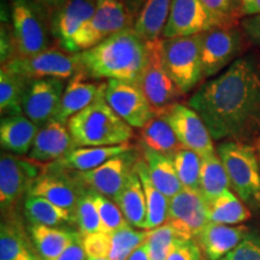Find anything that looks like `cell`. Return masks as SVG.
I'll use <instances>...</instances> for the list:
<instances>
[{
  "mask_svg": "<svg viewBox=\"0 0 260 260\" xmlns=\"http://www.w3.org/2000/svg\"><path fill=\"white\" fill-rule=\"evenodd\" d=\"M133 146L129 144L118 146H104V147H77L59 160L53 161L68 170L75 172H86L99 168L104 162L117 155L124 154L132 151Z\"/></svg>",
  "mask_w": 260,
  "mask_h": 260,
  "instance_id": "484cf974",
  "label": "cell"
},
{
  "mask_svg": "<svg viewBox=\"0 0 260 260\" xmlns=\"http://www.w3.org/2000/svg\"><path fill=\"white\" fill-rule=\"evenodd\" d=\"M128 260H151L147 252V247H146V242L142 246H140L139 248L129 256Z\"/></svg>",
  "mask_w": 260,
  "mask_h": 260,
  "instance_id": "816d5d0a",
  "label": "cell"
},
{
  "mask_svg": "<svg viewBox=\"0 0 260 260\" xmlns=\"http://www.w3.org/2000/svg\"><path fill=\"white\" fill-rule=\"evenodd\" d=\"M134 18L122 0H95L92 18L74 38L76 53L89 50L111 35L134 27Z\"/></svg>",
  "mask_w": 260,
  "mask_h": 260,
  "instance_id": "ba28073f",
  "label": "cell"
},
{
  "mask_svg": "<svg viewBox=\"0 0 260 260\" xmlns=\"http://www.w3.org/2000/svg\"><path fill=\"white\" fill-rule=\"evenodd\" d=\"M122 2L124 3L126 9H128L129 14L132 15V17L134 18L135 21V19L138 18V16L140 14V11H141L142 6H144L146 0H122Z\"/></svg>",
  "mask_w": 260,
  "mask_h": 260,
  "instance_id": "681fc988",
  "label": "cell"
},
{
  "mask_svg": "<svg viewBox=\"0 0 260 260\" xmlns=\"http://www.w3.org/2000/svg\"><path fill=\"white\" fill-rule=\"evenodd\" d=\"M164 59L178 90L189 93L204 77L201 34L164 39Z\"/></svg>",
  "mask_w": 260,
  "mask_h": 260,
  "instance_id": "8992f818",
  "label": "cell"
},
{
  "mask_svg": "<svg viewBox=\"0 0 260 260\" xmlns=\"http://www.w3.org/2000/svg\"><path fill=\"white\" fill-rule=\"evenodd\" d=\"M216 28L201 0H172L162 39L203 34Z\"/></svg>",
  "mask_w": 260,
  "mask_h": 260,
  "instance_id": "d6986e66",
  "label": "cell"
},
{
  "mask_svg": "<svg viewBox=\"0 0 260 260\" xmlns=\"http://www.w3.org/2000/svg\"><path fill=\"white\" fill-rule=\"evenodd\" d=\"M217 153L237 197L247 206L260 210V165L255 146L223 141L217 146Z\"/></svg>",
  "mask_w": 260,
  "mask_h": 260,
  "instance_id": "277c9868",
  "label": "cell"
},
{
  "mask_svg": "<svg viewBox=\"0 0 260 260\" xmlns=\"http://www.w3.org/2000/svg\"><path fill=\"white\" fill-rule=\"evenodd\" d=\"M158 115L169 122L183 148L194 151L201 158L216 153L209 128L191 107L176 103Z\"/></svg>",
  "mask_w": 260,
  "mask_h": 260,
  "instance_id": "4fadbf2b",
  "label": "cell"
},
{
  "mask_svg": "<svg viewBox=\"0 0 260 260\" xmlns=\"http://www.w3.org/2000/svg\"><path fill=\"white\" fill-rule=\"evenodd\" d=\"M242 50V34L235 27L213 28L201 34L204 77H216Z\"/></svg>",
  "mask_w": 260,
  "mask_h": 260,
  "instance_id": "5bb4252c",
  "label": "cell"
},
{
  "mask_svg": "<svg viewBox=\"0 0 260 260\" xmlns=\"http://www.w3.org/2000/svg\"><path fill=\"white\" fill-rule=\"evenodd\" d=\"M56 260H88L83 247V236L80 235L68 246V248Z\"/></svg>",
  "mask_w": 260,
  "mask_h": 260,
  "instance_id": "bcb514c9",
  "label": "cell"
},
{
  "mask_svg": "<svg viewBox=\"0 0 260 260\" xmlns=\"http://www.w3.org/2000/svg\"><path fill=\"white\" fill-rule=\"evenodd\" d=\"M105 100L113 111L133 129H142L157 115L136 83L109 80Z\"/></svg>",
  "mask_w": 260,
  "mask_h": 260,
  "instance_id": "9a60e30c",
  "label": "cell"
},
{
  "mask_svg": "<svg viewBox=\"0 0 260 260\" xmlns=\"http://www.w3.org/2000/svg\"><path fill=\"white\" fill-rule=\"evenodd\" d=\"M140 139L142 146L171 158L183 148L169 122L158 113L144 128L140 129Z\"/></svg>",
  "mask_w": 260,
  "mask_h": 260,
  "instance_id": "4dcf8cb0",
  "label": "cell"
},
{
  "mask_svg": "<svg viewBox=\"0 0 260 260\" xmlns=\"http://www.w3.org/2000/svg\"><path fill=\"white\" fill-rule=\"evenodd\" d=\"M248 233L249 228L245 225L209 222L197 237V242L207 260H222L242 242Z\"/></svg>",
  "mask_w": 260,
  "mask_h": 260,
  "instance_id": "7402d4cb",
  "label": "cell"
},
{
  "mask_svg": "<svg viewBox=\"0 0 260 260\" xmlns=\"http://www.w3.org/2000/svg\"><path fill=\"white\" fill-rule=\"evenodd\" d=\"M144 160L147 165L149 177L159 190L168 199H171L183 189L180 178L177 176L172 158L141 145Z\"/></svg>",
  "mask_w": 260,
  "mask_h": 260,
  "instance_id": "4316f807",
  "label": "cell"
},
{
  "mask_svg": "<svg viewBox=\"0 0 260 260\" xmlns=\"http://www.w3.org/2000/svg\"><path fill=\"white\" fill-rule=\"evenodd\" d=\"M151 230H135L130 224L111 234V247L107 259L128 260L140 246L147 241Z\"/></svg>",
  "mask_w": 260,
  "mask_h": 260,
  "instance_id": "d590c367",
  "label": "cell"
},
{
  "mask_svg": "<svg viewBox=\"0 0 260 260\" xmlns=\"http://www.w3.org/2000/svg\"><path fill=\"white\" fill-rule=\"evenodd\" d=\"M113 201L118 205L125 220L130 225L145 230L146 219H147V206H146L144 187H142L138 172L135 171V167L124 188Z\"/></svg>",
  "mask_w": 260,
  "mask_h": 260,
  "instance_id": "83f0119b",
  "label": "cell"
},
{
  "mask_svg": "<svg viewBox=\"0 0 260 260\" xmlns=\"http://www.w3.org/2000/svg\"><path fill=\"white\" fill-rule=\"evenodd\" d=\"M146 63L138 86L147 98L155 113L177 103L182 95L168 73L164 59V39L146 42Z\"/></svg>",
  "mask_w": 260,
  "mask_h": 260,
  "instance_id": "52a82bcc",
  "label": "cell"
},
{
  "mask_svg": "<svg viewBox=\"0 0 260 260\" xmlns=\"http://www.w3.org/2000/svg\"><path fill=\"white\" fill-rule=\"evenodd\" d=\"M37 0H11L15 57H30L48 50L50 23Z\"/></svg>",
  "mask_w": 260,
  "mask_h": 260,
  "instance_id": "5b68a950",
  "label": "cell"
},
{
  "mask_svg": "<svg viewBox=\"0 0 260 260\" xmlns=\"http://www.w3.org/2000/svg\"><path fill=\"white\" fill-rule=\"evenodd\" d=\"M76 147L68 125L52 119L41 126L28 157L37 162H53Z\"/></svg>",
  "mask_w": 260,
  "mask_h": 260,
  "instance_id": "ffe728a7",
  "label": "cell"
},
{
  "mask_svg": "<svg viewBox=\"0 0 260 260\" xmlns=\"http://www.w3.org/2000/svg\"><path fill=\"white\" fill-rule=\"evenodd\" d=\"M76 147H104L129 144L134 130L113 111L105 92L67 123Z\"/></svg>",
  "mask_w": 260,
  "mask_h": 260,
  "instance_id": "3957f363",
  "label": "cell"
},
{
  "mask_svg": "<svg viewBox=\"0 0 260 260\" xmlns=\"http://www.w3.org/2000/svg\"><path fill=\"white\" fill-rule=\"evenodd\" d=\"M229 177L218 153L203 157L200 174V193L207 205L212 204L224 191L230 190Z\"/></svg>",
  "mask_w": 260,
  "mask_h": 260,
  "instance_id": "d6a6232c",
  "label": "cell"
},
{
  "mask_svg": "<svg viewBox=\"0 0 260 260\" xmlns=\"http://www.w3.org/2000/svg\"><path fill=\"white\" fill-rule=\"evenodd\" d=\"M64 80L38 79L31 80L25 90L22 110L23 115L40 126L52 121L59 106L64 90Z\"/></svg>",
  "mask_w": 260,
  "mask_h": 260,
  "instance_id": "ac0fdd59",
  "label": "cell"
},
{
  "mask_svg": "<svg viewBox=\"0 0 260 260\" xmlns=\"http://www.w3.org/2000/svg\"><path fill=\"white\" fill-rule=\"evenodd\" d=\"M188 106L209 128L213 141L247 142L260 136V68L254 58H237L204 83Z\"/></svg>",
  "mask_w": 260,
  "mask_h": 260,
  "instance_id": "6da1fadb",
  "label": "cell"
},
{
  "mask_svg": "<svg viewBox=\"0 0 260 260\" xmlns=\"http://www.w3.org/2000/svg\"><path fill=\"white\" fill-rule=\"evenodd\" d=\"M87 188L77 172L61 168L57 162H50L34 182L28 195L45 198L75 214L81 195Z\"/></svg>",
  "mask_w": 260,
  "mask_h": 260,
  "instance_id": "8fae6325",
  "label": "cell"
},
{
  "mask_svg": "<svg viewBox=\"0 0 260 260\" xmlns=\"http://www.w3.org/2000/svg\"><path fill=\"white\" fill-rule=\"evenodd\" d=\"M28 233L41 260H56L80 235L75 230L40 224H29Z\"/></svg>",
  "mask_w": 260,
  "mask_h": 260,
  "instance_id": "d4e9b609",
  "label": "cell"
},
{
  "mask_svg": "<svg viewBox=\"0 0 260 260\" xmlns=\"http://www.w3.org/2000/svg\"><path fill=\"white\" fill-rule=\"evenodd\" d=\"M225 260H260V232L249 230L242 242L230 252Z\"/></svg>",
  "mask_w": 260,
  "mask_h": 260,
  "instance_id": "b9f144b4",
  "label": "cell"
},
{
  "mask_svg": "<svg viewBox=\"0 0 260 260\" xmlns=\"http://www.w3.org/2000/svg\"><path fill=\"white\" fill-rule=\"evenodd\" d=\"M133 151L134 149L124 154L117 155L94 170L77 174L83 183L90 189L115 200L124 188L138 161V158L133 154Z\"/></svg>",
  "mask_w": 260,
  "mask_h": 260,
  "instance_id": "2e32d148",
  "label": "cell"
},
{
  "mask_svg": "<svg viewBox=\"0 0 260 260\" xmlns=\"http://www.w3.org/2000/svg\"><path fill=\"white\" fill-rule=\"evenodd\" d=\"M87 79L88 77L83 74V71L70 79L59 106L54 113V121L67 124L71 117L95 102L96 98L106 90L107 82L94 83Z\"/></svg>",
  "mask_w": 260,
  "mask_h": 260,
  "instance_id": "44dd1931",
  "label": "cell"
},
{
  "mask_svg": "<svg viewBox=\"0 0 260 260\" xmlns=\"http://www.w3.org/2000/svg\"><path fill=\"white\" fill-rule=\"evenodd\" d=\"M177 176L187 189L200 191V174L203 158L188 148H181L172 157Z\"/></svg>",
  "mask_w": 260,
  "mask_h": 260,
  "instance_id": "8d00e7d4",
  "label": "cell"
},
{
  "mask_svg": "<svg viewBox=\"0 0 260 260\" xmlns=\"http://www.w3.org/2000/svg\"><path fill=\"white\" fill-rule=\"evenodd\" d=\"M37 2L40 4L42 8H44L46 11H50V14L53 10H56L67 3L68 0H37Z\"/></svg>",
  "mask_w": 260,
  "mask_h": 260,
  "instance_id": "f907efd6",
  "label": "cell"
},
{
  "mask_svg": "<svg viewBox=\"0 0 260 260\" xmlns=\"http://www.w3.org/2000/svg\"><path fill=\"white\" fill-rule=\"evenodd\" d=\"M40 126L24 115L3 117L0 123V145L6 153L29 154Z\"/></svg>",
  "mask_w": 260,
  "mask_h": 260,
  "instance_id": "cb8c5ba5",
  "label": "cell"
},
{
  "mask_svg": "<svg viewBox=\"0 0 260 260\" xmlns=\"http://www.w3.org/2000/svg\"><path fill=\"white\" fill-rule=\"evenodd\" d=\"M201 3L216 28L235 25L236 10L233 0H201Z\"/></svg>",
  "mask_w": 260,
  "mask_h": 260,
  "instance_id": "60d3db41",
  "label": "cell"
},
{
  "mask_svg": "<svg viewBox=\"0 0 260 260\" xmlns=\"http://www.w3.org/2000/svg\"><path fill=\"white\" fill-rule=\"evenodd\" d=\"M241 27L247 38L256 46H260V15L245 17L241 21Z\"/></svg>",
  "mask_w": 260,
  "mask_h": 260,
  "instance_id": "7dc6e473",
  "label": "cell"
},
{
  "mask_svg": "<svg viewBox=\"0 0 260 260\" xmlns=\"http://www.w3.org/2000/svg\"><path fill=\"white\" fill-rule=\"evenodd\" d=\"M176 233L168 222L159 228L151 230L149 237L146 241V247L151 260H168L170 255Z\"/></svg>",
  "mask_w": 260,
  "mask_h": 260,
  "instance_id": "ab89813d",
  "label": "cell"
},
{
  "mask_svg": "<svg viewBox=\"0 0 260 260\" xmlns=\"http://www.w3.org/2000/svg\"><path fill=\"white\" fill-rule=\"evenodd\" d=\"M95 11V0H68L50 16L51 35L60 50L74 51V38Z\"/></svg>",
  "mask_w": 260,
  "mask_h": 260,
  "instance_id": "e0dca14e",
  "label": "cell"
},
{
  "mask_svg": "<svg viewBox=\"0 0 260 260\" xmlns=\"http://www.w3.org/2000/svg\"><path fill=\"white\" fill-rule=\"evenodd\" d=\"M80 54L82 71L88 79L119 80L138 84L147 52L146 42L134 28H128Z\"/></svg>",
  "mask_w": 260,
  "mask_h": 260,
  "instance_id": "7a4b0ae2",
  "label": "cell"
},
{
  "mask_svg": "<svg viewBox=\"0 0 260 260\" xmlns=\"http://www.w3.org/2000/svg\"><path fill=\"white\" fill-rule=\"evenodd\" d=\"M135 171L138 172L141 180L146 197L147 219H146L145 230H153L167 223L169 199L153 184L144 159H138L135 164Z\"/></svg>",
  "mask_w": 260,
  "mask_h": 260,
  "instance_id": "f546056e",
  "label": "cell"
},
{
  "mask_svg": "<svg viewBox=\"0 0 260 260\" xmlns=\"http://www.w3.org/2000/svg\"><path fill=\"white\" fill-rule=\"evenodd\" d=\"M209 222L237 225L251 218V211L233 191L226 190L209 205Z\"/></svg>",
  "mask_w": 260,
  "mask_h": 260,
  "instance_id": "e575fe53",
  "label": "cell"
},
{
  "mask_svg": "<svg viewBox=\"0 0 260 260\" xmlns=\"http://www.w3.org/2000/svg\"><path fill=\"white\" fill-rule=\"evenodd\" d=\"M31 80L2 67L0 70V112L3 117L23 115L22 102Z\"/></svg>",
  "mask_w": 260,
  "mask_h": 260,
  "instance_id": "836d02e7",
  "label": "cell"
},
{
  "mask_svg": "<svg viewBox=\"0 0 260 260\" xmlns=\"http://www.w3.org/2000/svg\"><path fill=\"white\" fill-rule=\"evenodd\" d=\"M255 149H256V154H258L259 165H260V136L255 140Z\"/></svg>",
  "mask_w": 260,
  "mask_h": 260,
  "instance_id": "f5cc1de1",
  "label": "cell"
},
{
  "mask_svg": "<svg viewBox=\"0 0 260 260\" xmlns=\"http://www.w3.org/2000/svg\"><path fill=\"white\" fill-rule=\"evenodd\" d=\"M92 194L100 220H102V232L111 235L118 229L129 224L115 201L94 190H92Z\"/></svg>",
  "mask_w": 260,
  "mask_h": 260,
  "instance_id": "f35d334b",
  "label": "cell"
},
{
  "mask_svg": "<svg viewBox=\"0 0 260 260\" xmlns=\"http://www.w3.org/2000/svg\"><path fill=\"white\" fill-rule=\"evenodd\" d=\"M0 260H41L30 235L15 212L6 214L2 220Z\"/></svg>",
  "mask_w": 260,
  "mask_h": 260,
  "instance_id": "603a6c76",
  "label": "cell"
},
{
  "mask_svg": "<svg viewBox=\"0 0 260 260\" xmlns=\"http://www.w3.org/2000/svg\"><path fill=\"white\" fill-rule=\"evenodd\" d=\"M23 209L29 224H40L47 226L76 224L75 214L37 195H28L25 198Z\"/></svg>",
  "mask_w": 260,
  "mask_h": 260,
  "instance_id": "1f68e13d",
  "label": "cell"
},
{
  "mask_svg": "<svg viewBox=\"0 0 260 260\" xmlns=\"http://www.w3.org/2000/svg\"><path fill=\"white\" fill-rule=\"evenodd\" d=\"M83 247L88 258L107 259L111 247V235L99 232L83 236Z\"/></svg>",
  "mask_w": 260,
  "mask_h": 260,
  "instance_id": "7bdbcfd3",
  "label": "cell"
},
{
  "mask_svg": "<svg viewBox=\"0 0 260 260\" xmlns=\"http://www.w3.org/2000/svg\"><path fill=\"white\" fill-rule=\"evenodd\" d=\"M88 260H109L106 258H98V259H92V258H88Z\"/></svg>",
  "mask_w": 260,
  "mask_h": 260,
  "instance_id": "db71d44e",
  "label": "cell"
},
{
  "mask_svg": "<svg viewBox=\"0 0 260 260\" xmlns=\"http://www.w3.org/2000/svg\"><path fill=\"white\" fill-rule=\"evenodd\" d=\"M76 224L79 232L82 236L90 235V234L102 232V220L98 213L96 206L94 204L93 194L90 188H87L81 195L79 204H77L76 212Z\"/></svg>",
  "mask_w": 260,
  "mask_h": 260,
  "instance_id": "74e56055",
  "label": "cell"
},
{
  "mask_svg": "<svg viewBox=\"0 0 260 260\" xmlns=\"http://www.w3.org/2000/svg\"><path fill=\"white\" fill-rule=\"evenodd\" d=\"M172 0H146L135 19L134 30L145 42L162 38Z\"/></svg>",
  "mask_w": 260,
  "mask_h": 260,
  "instance_id": "f1b7e54d",
  "label": "cell"
},
{
  "mask_svg": "<svg viewBox=\"0 0 260 260\" xmlns=\"http://www.w3.org/2000/svg\"><path fill=\"white\" fill-rule=\"evenodd\" d=\"M240 14L246 17L260 15V0H239Z\"/></svg>",
  "mask_w": 260,
  "mask_h": 260,
  "instance_id": "c3c4849f",
  "label": "cell"
},
{
  "mask_svg": "<svg viewBox=\"0 0 260 260\" xmlns=\"http://www.w3.org/2000/svg\"><path fill=\"white\" fill-rule=\"evenodd\" d=\"M3 68L29 80H67L82 73L80 52L70 53L59 48H48L30 57H14Z\"/></svg>",
  "mask_w": 260,
  "mask_h": 260,
  "instance_id": "9c48e42d",
  "label": "cell"
},
{
  "mask_svg": "<svg viewBox=\"0 0 260 260\" xmlns=\"http://www.w3.org/2000/svg\"><path fill=\"white\" fill-rule=\"evenodd\" d=\"M2 46H0V50H2V67L5 65L6 63H9L12 58L15 57V45H14V38H12V29L9 27L8 23H3L2 24Z\"/></svg>",
  "mask_w": 260,
  "mask_h": 260,
  "instance_id": "f6af8a7d",
  "label": "cell"
},
{
  "mask_svg": "<svg viewBox=\"0 0 260 260\" xmlns=\"http://www.w3.org/2000/svg\"><path fill=\"white\" fill-rule=\"evenodd\" d=\"M168 260H204L203 251L197 240H175Z\"/></svg>",
  "mask_w": 260,
  "mask_h": 260,
  "instance_id": "ee69618b",
  "label": "cell"
},
{
  "mask_svg": "<svg viewBox=\"0 0 260 260\" xmlns=\"http://www.w3.org/2000/svg\"><path fill=\"white\" fill-rule=\"evenodd\" d=\"M209 205L200 191L183 188L169 199L167 222L174 228L177 239L197 240L209 223Z\"/></svg>",
  "mask_w": 260,
  "mask_h": 260,
  "instance_id": "7c38bea8",
  "label": "cell"
},
{
  "mask_svg": "<svg viewBox=\"0 0 260 260\" xmlns=\"http://www.w3.org/2000/svg\"><path fill=\"white\" fill-rule=\"evenodd\" d=\"M45 167L30 159L3 152L0 157V207L3 216L14 212Z\"/></svg>",
  "mask_w": 260,
  "mask_h": 260,
  "instance_id": "30bf717a",
  "label": "cell"
},
{
  "mask_svg": "<svg viewBox=\"0 0 260 260\" xmlns=\"http://www.w3.org/2000/svg\"><path fill=\"white\" fill-rule=\"evenodd\" d=\"M222 260H225V259H222Z\"/></svg>",
  "mask_w": 260,
  "mask_h": 260,
  "instance_id": "11a10c76",
  "label": "cell"
}]
</instances>
